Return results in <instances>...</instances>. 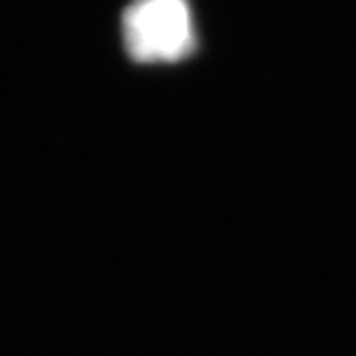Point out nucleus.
Masks as SVG:
<instances>
[{"instance_id": "nucleus-1", "label": "nucleus", "mask_w": 356, "mask_h": 356, "mask_svg": "<svg viewBox=\"0 0 356 356\" xmlns=\"http://www.w3.org/2000/svg\"><path fill=\"white\" fill-rule=\"evenodd\" d=\"M122 41L140 65L189 58L197 47L189 0H134L122 13Z\"/></svg>"}]
</instances>
